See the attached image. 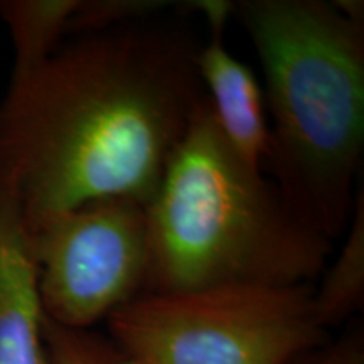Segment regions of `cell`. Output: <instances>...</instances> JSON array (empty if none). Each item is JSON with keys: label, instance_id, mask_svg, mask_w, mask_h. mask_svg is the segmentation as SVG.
I'll return each mask as SVG.
<instances>
[{"label": "cell", "instance_id": "obj_1", "mask_svg": "<svg viewBox=\"0 0 364 364\" xmlns=\"http://www.w3.org/2000/svg\"><path fill=\"white\" fill-rule=\"evenodd\" d=\"M201 43L149 21L75 36L11 80L0 182L24 223L105 198L147 206L206 91Z\"/></svg>", "mask_w": 364, "mask_h": 364}, {"label": "cell", "instance_id": "obj_8", "mask_svg": "<svg viewBox=\"0 0 364 364\" xmlns=\"http://www.w3.org/2000/svg\"><path fill=\"white\" fill-rule=\"evenodd\" d=\"M346 241L312 290V306L322 329L344 324L364 306V189L359 184Z\"/></svg>", "mask_w": 364, "mask_h": 364}, {"label": "cell", "instance_id": "obj_10", "mask_svg": "<svg viewBox=\"0 0 364 364\" xmlns=\"http://www.w3.org/2000/svg\"><path fill=\"white\" fill-rule=\"evenodd\" d=\"M44 341L51 364H136L108 336L70 329L44 317Z\"/></svg>", "mask_w": 364, "mask_h": 364}, {"label": "cell", "instance_id": "obj_2", "mask_svg": "<svg viewBox=\"0 0 364 364\" xmlns=\"http://www.w3.org/2000/svg\"><path fill=\"white\" fill-rule=\"evenodd\" d=\"M272 115L262 172L300 220L344 236L364 157L363 0H241Z\"/></svg>", "mask_w": 364, "mask_h": 364}, {"label": "cell", "instance_id": "obj_11", "mask_svg": "<svg viewBox=\"0 0 364 364\" xmlns=\"http://www.w3.org/2000/svg\"><path fill=\"white\" fill-rule=\"evenodd\" d=\"M176 6L167 0H80L73 14L68 34L85 36L103 33L135 22L152 19L164 9Z\"/></svg>", "mask_w": 364, "mask_h": 364}, {"label": "cell", "instance_id": "obj_5", "mask_svg": "<svg viewBox=\"0 0 364 364\" xmlns=\"http://www.w3.org/2000/svg\"><path fill=\"white\" fill-rule=\"evenodd\" d=\"M44 317L93 329L145 294L149 228L142 203L105 198L24 223Z\"/></svg>", "mask_w": 364, "mask_h": 364}, {"label": "cell", "instance_id": "obj_12", "mask_svg": "<svg viewBox=\"0 0 364 364\" xmlns=\"http://www.w3.org/2000/svg\"><path fill=\"white\" fill-rule=\"evenodd\" d=\"M289 364H364V329L353 326L339 338L300 353Z\"/></svg>", "mask_w": 364, "mask_h": 364}, {"label": "cell", "instance_id": "obj_7", "mask_svg": "<svg viewBox=\"0 0 364 364\" xmlns=\"http://www.w3.org/2000/svg\"><path fill=\"white\" fill-rule=\"evenodd\" d=\"M43 324L24 218L0 182V364H51Z\"/></svg>", "mask_w": 364, "mask_h": 364}, {"label": "cell", "instance_id": "obj_4", "mask_svg": "<svg viewBox=\"0 0 364 364\" xmlns=\"http://www.w3.org/2000/svg\"><path fill=\"white\" fill-rule=\"evenodd\" d=\"M312 284L142 294L107 318L136 364H289L329 339Z\"/></svg>", "mask_w": 364, "mask_h": 364}, {"label": "cell", "instance_id": "obj_6", "mask_svg": "<svg viewBox=\"0 0 364 364\" xmlns=\"http://www.w3.org/2000/svg\"><path fill=\"white\" fill-rule=\"evenodd\" d=\"M233 11L235 2L228 0L199 2L198 12L206 19L211 39L199 48L196 66L228 144L250 167L262 171L270 145L265 95L253 71L225 46V27Z\"/></svg>", "mask_w": 364, "mask_h": 364}, {"label": "cell", "instance_id": "obj_3", "mask_svg": "<svg viewBox=\"0 0 364 364\" xmlns=\"http://www.w3.org/2000/svg\"><path fill=\"white\" fill-rule=\"evenodd\" d=\"M145 211V294L312 284L334 250L231 149L208 97Z\"/></svg>", "mask_w": 364, "mask_h": 364}, {"label": "cell", "instance_id": "obj_9", "mask_svg": "<svg viewBox=\"0 0 364 364\" xmlns=\"http://www.w3.org/2000/svg\"><path fill=\"white\" fill-rule=\"evenodd\" d=\"M80 0H0L14 44L12 78L26 75L63 44Z\"/></svg>", "mask_w": 364, "mask_h": 364}]
</instances>
